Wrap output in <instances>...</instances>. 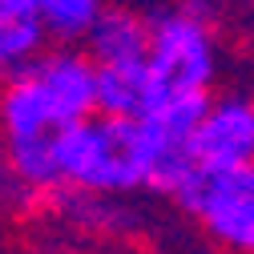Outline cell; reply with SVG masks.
<instances>
[{
  "instance_id": "cell-1",
  "label": "cell",
  "mask_w": 254,
  "mask_h": 254,
  "mask_svg": "<svg viewBox=\"0 0 254 254\" xmlns=\"http://www.w3.org/2000/svg\"><path fill=\"white\" fill-rule=\"evenodd\" d=\"M149 73L162 97L210 93L218 81V41L210 28V12L198 0L149 12Z\"/></svg>"
},
{
  "instance_id": "cell-2",
  "label": "cell",
  "mask_w": 254,
  "mask_h": 254,
  "mask_svg": "<svg viewBox=\"0 0 254 254\" xmlns=\"http://www.w3.org/2000/svg\"><path fill=\"white\" fill-rule=\"evenodd\" d=\"M174 202L194 214L214 242L254 254V162L222 174L198 170L174 194Z\"/></svg>"
},
{
  "instance_id": "cell-3",
  "label": "cell",
  "mask_w": 254,
  "mask_h": 254,
  "mask_svg": "<svg viewBox=\"0 0 254 254\" xmlns=\"http://www.w3.org/2000/svg\"><path fill=\"white\" fill-rule=\"evenodd\" d=\"M28 77L37 81L41 97L61 129L85 121L97 113V61L77 45H53L33 65H24Z\"/></svg>"
},
{
  "instance_id": "cell-4",
  "label": "cell",
  "mask_w": 254,
  "mask_h": 254,
  "mask_svg": "<svg viewBox=\"0 0 254 254\" xmlns=\"http://www.w3.org/2000/svg\"><path fill=\"white\" fill-rule=\"evenodd\" d=\"M190 157L202 174H222L254 162V97L246 93L210 97L202 121L190 133Z\"/></svg>"
},
{
  "instance_id": "cell-5",
  "label": "cell",
  "mask_w": 254,
  "mask_h": 254,
  "mask_svg": "<svg viewBox=\"0 0 254 254\" xmlns=\"http://www.w3.org/2000/svg\"><path fill=\"white\" fill-rule=\"evenodd\" d=\"M81 49L97 65H117V61H141L149 53V12H137L129 4H105L85 33Z\"/></svg>"
},
{
  "instance_id": "cell-6",
  "label": "cell",
  "mask_w": 254,
  "mask_h": 254,
  "mask_svg": "<svg viewBox=\"0 0 254 254\" xmlns=\"http://www.w3.org/2000/svg\"><path fill=\"white\" fill-rule=\"evenodd\" d=\"M162 93L149 73V61H117V65H97V113L109 117H145Z\"/></svg>"
},
{
  "instance_id": "cell-7",
  "label": "cell",
  "mask_w": 254,
  "mask_h": 254,
  "mask_svg": "<svg viewBox=\"0 0 254 254\" xmlns=\"http://www.w3.org/2000/svg\"><path fill=\"white\" fill-rule=\"evenodd\" d=\"M49 28L41 12H20V8H0V81L20 73L24 65L49 49Z\"/></svg>"
},
{
  "instance_id": "cell-8",
  "label": "cell",
  "mask_w": 254,
  "mask_h": 254,
  "mask_svg": "<svg viewBox=\"0 0 254 254\" xmlns=\"http://www.w3.org/2000/svg\"><path fill=\"white\" fill-rule=\"evenodd\" d=\"M101 8L105 0H37V12L49 28V37L61 45H81Z\"/></svg>"
},
{
  "instance_id": "cell-9",
  "label": "cell",
  "mask_w": 254,
  "mask_h": 254,
  "mask_svg": "<svg viewBox=\"0 0 254 254\" xmlns=\"http://www.w3.org/2000/svg\"><path fill=\"white\" fill-rule=\"evenodd\" d=\"M0 8H20V12H37V0H0Z\"/></svg>"
}]
</instances>
